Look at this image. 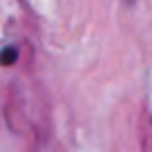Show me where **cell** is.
Instances as JSON below:
<instances>
[{
  "label": "cell",
  "mask_w": 152,
  "mask_h": 152,
  "mask_svg": "<svg viewBox=\"0 0 152 152\" xmlns=\"http://www.w3.org/2000/svg\"><path fill=\"white\" fill-rule=\"evenodd\" d=\"M16 58H18V49L16 47H5V52L0 54V65H11V63H16Z\"/></svg>",
  "instance_id": "cell-1"
}]
</instances>
